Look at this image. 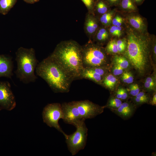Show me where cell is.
I'll return each instance as SVG.
<instances>
[{
    "mask_svg": "<svg viewBox=\"0 0 156 156\" xmlns=\"http://www.w3.org/2000/svg\"><path fill=\"white\" fill-rule=\"evenodd\" d=\"M128 29L124 56L139 74L143 75L150 63L152 41L147 33H141L132 28Z\"/></svg>",
    "mask_w": 156,
    "mask_h": 156,
    "instance_id": "cell-1",
    "label": "cell"
},
{
    "mask_svg": "<svg viewBox=\"0 0 156 156\" xmlns=\"http://www.w3.org/2000/svg\"><path fill=\"white\" fill-rule=\"evenodd\" d=\"M73 80L80 79L84 68L81 55V46L75 41H61L49 55Z\"/></svg>",
    "mask_w": 156,
    "mask_h": 156,
    "instance_id": "cell-2",
    "label": "cell"
},
{
    "mask_svg": "<svg viewBox=\"0 0 156 156\" xmlns=\"http://www.w3.org/2000/svg\"><path fill=\"white\" fill-rule=\"evenodd\" d=\"M35 71L54 92L69 91L73 80L50 56L38 63Z\"/></svg>",
    "mask_w": 156,
    "mask_h": 156,
    "instance_id": "cell-3",
    "label": "cell"
},
{
    "mask_svg": "<svg viewBox=\"0 0 156 156\" xmlns=\"http://www.w3.org/2000/svg\"><path fill=\"white\" fill-rule=\"evenodd\" d=\"M16 55L17 66L15 73L17 78L25 83L35 82L37 78L35 71L38 63L35 50L20 47Z\"/></svg>",
    "mask_w": 156,
    "mask_h": 156,
    "instance_id": "cell-4",
    "label": "cell"
},
{
    "mask_svg": "<svg viewBox=\"0 0 156 156\" xmlns=\"http://www.w3.org/2000/svg\"><path fill=\"white\" fill-rule=\"evenodd\" d=\"M105 48L90 40L81 46V55L84 68L107 67L108 59Z\"/></svg>",
    "mask_w": 156,
    "mask_h": 156,
    "instance_id": "cell-5",
    "label": "cell"
},
{
    "mask_svg": "<svg viewBox=\"0 0 156 156\" xmlns=\"http://www.w3.org/2000/svg\"><path fill=\"white\" fill-rule=\"evenodd\" d=\"M76 131L70 135L65 137L68 149L72 155H76L83 150L86 145L88 129L85 121L81 122L76 127Z\"/></svg>",
    "mask_w": 156,
    "mask_h": 156,
    "instance_id": "cell-6",
    "label": "cell"
},
{
    "mask_svg": "<svg viewBox=\"0 0 156 156\" xmlns=\"http://www.w3.org/2000/svg\"><path fill=\"white\" fill-rule=\"evenodd\" d=\"M44 122L50 127H53L62 133L64 137L66 135L58 122L63 118L61 105L58 103L49 104L44 108L42 113Z\"/></svg>",
    "mask_w": 156,
    "mask_h": 156,
    "instance_id": "cell-7",
    "label": "cell"
},
{
    "mask_svg": "<svg viewBox=\"0 0 156 156\" xmlns=\"http://www.w3.org/2000/svg\"><path fill=\"white\" fill-rule=\"evenodd\" d=\"M82 119L94 118L102 113L104 111V106H101L94 103L88 100L74 101Z\"/></svg>",
    "mask_w": 156,
    "mask_h": 156,
    "instance_id": "cell-8",
    "label": "cell"
},
{
    "mask_svg": "<svg viewBox=\"0 0 156 156\" xmlns=\"http://www.w3.org/2000/svg\"><path fill=\"white\" fill-rule=\"evenodd\" d=\"M16 105L10 83L0 81V110L4 109L11 111L15 107Z\"/></svg>",
    "mask_w": 156,
    "mask_h": 156,
    "instance_id": "cell-9",
    "label": "cell"
},
{
    "mask_svg": "<svg viewBox=\"0 0 156 156\" xmlns=\"http://www.w3.org/2000/svg\"><path fill=\"white\" fill-rule=\"evenodd\" d=\"M61 106L63 115L62 119L65 123L76 127L82 122L85 121L81 117L74 101L64 103Z\"/></svg>",
    "mask_w": 156,
    "mask_h": 156,
    "instance_id": "cell-10",
    "label": "cell"
},
{
    "mask_svg": "<svg viewBox=\"0 0 156 156\" xmlns=\"http://www.w3.org/2000/svg\"><path fill=\"white\" fill-rule=\"evenodd\" d=\"M107 73V67L84 68L80 79H89L101 85L104 77Z\"/></svg>",
    "mask_w": 156,
    "mask_h": 156,
    "instance_id": "cell-11",
    "label": "cell"
},
{
    "mask_svg": "<svg viewBox=\"0 0 156 156\" xmlns=\"http://www.w3.org/2000/svg\"><path fill=\"white\" fill-rule=\"evenodd\" d=\"M99 20L94 14L88 12L86 14L84 24V29L87 36L90 38L93 37L99 26Z\"/></svg>",
    "mask_w": 156,
    "mask_h": 156,
    "instance_id": "cell-12",
    "label": "cell"
},
{
    "mask_svg": "<svg viewBox=\"0 0 156 156\" xmlns=\"http://www.w3.org/2000/svg\"><path fill=\"white\" fill-rule=\"evenodd\" d=\"M137 106L133 102L128 101L122 102L120 106L112 112L124 120L131 118L134 114Z\"/></svg>",
    "mask_w": 156,
    "mask_h": 156,
    "instance_id": "cell-13",
    "label": "cell"
},
{
    "mask_svg": "<svg viewBox=\"0 0 156 156\" xmlns=\"http://www.w3.org/2000/svg\"><path fill=\"white\" fill-rule=\"evenodd\" d=\"M126 20L132 28L142 33H147V27L145 19L140 15L132 13L126 17Z\"/></svg>",
    "mask_w": 156,
    "mask_h": 156,
    "instance_id": "cell-14",
    "label": "cell"
},
{
    "mask_svg": "<svg viewBox=\"0 0 156 156\" xmlns=\"http://www.w3.org/2000/svg\"><path fill=\"white\" fill-rule=\"evenodd\" d=\"M13 62L10 56L0 55V77L11 79L13 75Z\"/></svg>",
    "mask_w": 156,
    "mask_h": 156,
    "instance_id": "cell-15",
    "label": "cell"
},
{
    "mask_svg": "<svg viewBox=\"0 0 156 156\" xmlns=\"http://www.w3.org/2000/svg\"><path fill=\"white\" fill-rule=\"evenodd\" d=\"M109 33L106 27H99L93 38L97 44L101 45L109 39Z\"/></svg>",
    "mask_w": 156,
    "mask_h": 156,
    "instance_id": "cell-16",
    "label": "cell"
},
{
    "mask_svg": "<svg viewBox=\"0 0 156 156\" xmlns=\"http://www.w3.org/2000/svg\"><path fill=\"white\" fill-rule=\"evenodd\" d=\"M118 80L112 74H107L104 77L101 85L111 91H114Z\"/></svg>",
    "mask_w": 156,
    "mask_h": 156,
    "instance_id": "cell-17",
    "label": "cell"
},
{
    "mask_svg": "<svg viewBox=\"0 0 156 156\" xmlns=\"http://www.w3.org/2000/svg\"><path fill=\"white\" fill-rule=\"evenodd\" d=\"M150 95L149 93H146L144 91H140L135 96L132 97V102L138 107L145 103H148Z\"/></svg>",
    "mask_w": 156,
    "mask_h": 156,
    "instance_id": "cell-18",
    "label": "cell"
},
{
    "mask_svg": "<svg viewBox=\"0 0 156 156\" xmlns=\"http://www.w3.org/2000/svg\"><path fill=\"white\" fill-rule=\"evenodd\" d=\"M118 6L122 10L128 12H135L138 10L133 0H121Z\"/></svg>",
    "mask_w": 156,
    "mask_h": 156,
    "instance_id": "cell-19",
    "label": "cell"
},
{
    "mask_svg": "<svg viewBox=\"0 0 156 156\" xmlns=\"http://www.w3.org/2000/svg\"><path fill=\"white\" fill-rule=\"evenodd\" d=\"M116 12L115 10H109L107 12L100 15L99 20V22L105 27L110 26Z\"/></svg>",
    "mask_w": 156,
    "mask_h": 156,
    "instance_id": "cell-20",
    "label": "cell"
},
{
    "mask_svg": "<svg viewBox=\"0 0 156 156\" xmlns=\"http://www.w3.org/2000/svg\"><path fill=\"white\" fill-rule=\"evenodd\" d=\"M110 6L105 0H98L95 1L94 9L98 14L101 15L109 10Z\"/></svg>",
    "mask_w": 156,
    "mask_h": 156,
    "instance_id": "cell-21",
    "label": "cell"
},
{
    "mask_svg": "<svg viewBox=\"0 0 156 156\" xmlns=\"http://www.w3.org/2000/svg\"><path fill=\"white\" fill-rule=\"evenodd\" d=\"M18 0H0V13L7 14Z\"/></svg>",
    "mask_w": 156,
    "mask_h": 156,
    "instance_id": "cell-22",
    "label": "cell"
},
{
    "mask_svg": "<svg viewBox=\"0 0 156 156\" xmlns=\"http://www.w3.org/2000/svg\"><path fill=\"white\" fill-rule=\"evenodd\" d=\"M122 103L120 99L116 98L113 94L109 97L107 104L104 107L105 108H108L113 112L117 109Z\"/></svg>",
    "mask_w": 156,
    "mask_h": 156,
    "instance_id": "cell-23",
    "label": "cell"
},
{
    "mask_svg": "<svg viewBox=\"0 0 156 156\" xmlns=\"http://www.w3.org/2000/svg\"><path fill=\"white\" fill-rule=\"evenodd\" d=\"M155 77L153 76L148 77L146 79L144 84L145 90L148 93L154 92L156 88Z\"/></svg>",
    "mask_w": 156,
    "mask_h": 156,
    "instance_id": "cell-24",
    "label": "cell"
},
{
    "mask_svg": "<svg viewBox=\"0 0 156 156\" xmlns=\"http://www.w3.org/2000/svg\"><path fill=\"white\" fill-rule=\"evenodd\" d=\"M113 61L115 64L120 67L123 69L127 68L130 64L127 59L124 56L116 55L113 58Z\"/></svg>",
    "mask_w": 156,
    "mask_h": 156,
    "instance_id": "cell-25",
    "label": "cell"
},
{
    "mask_svg": "<svg viewBox=\"0 0 156 156\" xmlns=\"http://www.w3.org/2000/svg\"><path fill=\"white\" fill-rule=\"evenodd\" d=\"M113 95L122 101H127L130 96L127 89L122 87L118 88Z\"/></svg>",
    "mask_w": 156,
    "mask_h": 156,
    "instance_id": "cell-26",
    "label": "cell"
},
{
    "mask_svg": "<svg viewBox=\"0 0 156 156\" xmlns=\"http://www.w3.org/2000/svg\"><path fill=\"white\" fill-rule=\"evenodd\" d=\"M116 39L109 41L105 48L107 54H119L118 50Z\"/></svg>",
    "mask_w": 156,
    "mask_h": 156,
    "instance_id": "cell-27",
    "label": "cell"
},
{
    "mask_svg": "<svg viewBox=\"0 0 156 156\" xmlns=\"http://www.w3.org/2000/svg\"><path fill=\"white\" fill-rule=\"evenodd\" d=\"M126 89L131 97L136 96L140 91L139 86L136 83L131 84Z\"/></svg>",
    "mask_w": 156,
    "mask_h": 156,
    "instance_id": "cell-28",
    "label": "cell"
},
{
    "mask_svg": "<svg viewBox=\"0 0 156 156\" xmlns=\"http://www.w3.org/2000/svg\"><path fill=\"white\" fill-rule=\"evenodd\" d=\"M122 29L121 26H116L112 25L109 28V34L112 36L119 38L122 34Z\"/></svg>",
    "mask_w": 156,
    "mask_h": 156,
    "instance_id": "cell-29",
    "label": "cell"
},
{
    "mask_svg": "<svg viewBox=\"0 0 156 156\" xmlns=\"http://www.w3.org/2000/svg\"><path fill=\"white\" fill-rule=\"evenodd\" d=\"M116 42L119 54L124 53L127 46L126 39L124 38L116 40Z\"/></svg>",
    "mask_w": 156,
    "mask_h": 156,
    "instance_id": "cell-30",
    "label": "cell"
},
{
    "mask_svg": "<svg viewBox=\"0 0 156 156\" xmlns=\"http://www.w3.org/2000/svg\"><path fill=\"white\" fill-rule=\"evenodd\" d=\"M121 79L124 83L127 84L132 83L134 80V77L132 73L129 72H124L122 74Z\"/></svg>",
    "mask_w": 156,
    "mask_h": 156,
    "instance_id": "cell-31",
    "label": "cell"
},
{
    "mask_svg": "<svg viewBox=\"0 0 156 156\" xmlns=\"http://www.w3.org/2000/svg\"><path fill=\"white\" fill-rule=\"evenodd\" d=\"M87 8L88 12L94 14L95 0H81Z\"/></svg>",
    "mask_w": 156,
    "mask_h": 156,
    "instance_id": "cell-32",
    "label": "cell"
},
{
    "mask_svg": "<svg viewBox=\"0 0 156 156\" xmlns=\"http://www.w3.org/2000/svg\"><path fill=\"white\" fill-rule=\"evenodd\" d=\"M124 22L123 18L119 15H116L113 17L112 24L113 25L121 26Z\"/></svg>",
    "mask_w": 156,
    "mask_h": 156,
    "instance_id": "cell-33",
    "label": "cell"
},
{
    "mask_svg": "<svg viewBox=\"0 0 156 156\" xmlns=\"http://www.w3.org/2000/svg\"><path fill=\"white\" fill-rule=\"evenodd\" d=\"M114 66L113 68L112 73L114 76H118L123 73L124 70L118 65L114 63Z\"/></svg>",
    "mask_w": 156,
    "mask_h": 156,
    "instance_id": "cell-34",
    "label": "cell"
},
{
    "mask_svg": "<svg viewBox=\"0 0 156 156\" xmlns=\"http://www.w3.org/2000/svg\"><path fill=\"white\" fill-rule=\"evenodd\" d=\"M109 6H117L119 5L121 0H105Z\"/></svg>",
    "mask_w": 156,
    "mask_h": 156,
    "instance_id": "cell-35",
    "label": "cell"
},
{
    "mask_svg": "<svg viewBox=\"0 0 156 156\" xmlns=\"http://www.w3.org/2000/svg\"><path fill=\"white\" fill-rule=\"evenodd\" d=\"M148 104H149L152 105L156 106V93L155 91L153 93L152 96H150V99Z\"/></svg>",
    "mask_w": 156,
    "mask_h": 156,
    "instance_id": "cell-36",
    "label": "cell"
},
{
    "mask_svg": "<svg viewBox=\"0 0 156 156\" xmlns=\"http://www.w3.org/2000/svg\"><path fill=\"white\" fill-rule=\"evenodd\" d=\"M136 5H140L142 4L145 0H133Z\"/></svg>",
    "mask_w": 156,
    "mask_h": 156,
    "instance_id": "cell-37",
    "label": "cell"
},
{
    "mask_svg": "<svg viewBox=\"0 0 156 156\" xmlns=\"http://www.w3.org/2000/svg\"><path fill=\"white\" fill-rule=\"evenodd\" d=\"M27 3L30 4H33L39 1L40 0H23Z\"/></svg>",
    "mask_w": 156,
    "mask_h": 156,
    "instance_id": "cell-38",
    "label": "cell"
},
{
    "mask_svg": "<svg viewBox=\"0 0 156 156\" xmlns=\"http://www.w3.org/2000/svg\"><path fill=\"white\" fill-rule=\"evenodd\" d=\"M153 54L154 55V57H156V42H155V41H154V43L153 44Z\"/></svg>",
    "mask_w": 156,
    "mask_h": 156,
    "instance_id": "cell-39",
    "label": "cell"
},
{
    "mask_svg": "<svg viewBox=\"0 0 156 156\" xmlns=\"http://www.w3.org/2000/svg\"><path fill=\"white\" fill-rule=\"evenodd\" d=\"M97 0H95V1H97Z\"/></svg>",
    "mask_w": 156,
    "mask_h": 156,
    "instance_id": "cell-40",
    "label": "cell"
}]
</instances>
